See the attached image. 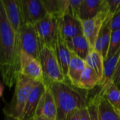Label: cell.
<instances>
[{"mask_svg":"<svg viewBox=\"0 0 120 120\" xmlns=\"http://www.w3.org/2000/svg\"><path fill=\"white\" fill-rule=\"evenodd\" d=\"M98 94L104 96L120 115V89L113 82L103 91H98Z\"/></svg>","mask_w":120,"mask_h":120,"instance_id":"obj_22","label":"cell"},{"mask_svg":"<svg viewBox=\"0 0 120 120\" xmlns=\"http://www.w3.org/2000/svg\"><path fill=\"white\" fill-rule=\"evenodd\" d=\"M18 34L21 50L39 60L40 45L34 25H22Z\"/></svg>","mask_w":120,"mask_h":120,"instance_id":"obj_8","label":"cell"},{"mask_svg":"<svg viewBox=\"0 0 120 120\" xmlns=\"http://www.w3.org/2000/svg\"><path fill=\"white\" fill-rule=\"evenodd\" d=\"M8 119V118H7ZM9 120H13V119H8Z\"/></svg>","mask_w":120,"mask_h":120,"instance_id":"obj_33","label":"cell"},{"mask_svg":"<svg viewBox=\"0 0 120 120\" xmlns=\"http://www.w3.org/2000/svg\"><path fill=\"white\" fill-rule=\"evenodd\" d=\"M112 82L116 84V86L120 89V57L116 68L115 72L114 74L113 78H112Z\"/></svg>","mask_w":120,"mask_h":120,"instance_id":"obj_29","label":"cell"},{"mask_svg":"<svg viewBox=\"0 0 120 120\" xmlns=\"http://www.w3.org/2000/svg\"><path fill=\"white\" fill-rule=\"evenodd\" d=\"M110 15L109 7L106 0L105 6L95 17L82 21L83 34L93 48L105 22Z\"/></svg>","mask_w":120,"mask_h":120,"instance_id":"obj_6","label":"cell"},{"mask_svg":"<svg viewBox=\"0 0 120 120\" xmlns=\"http://www.w3.org/2000/svg\"><path fill=\"white\" fill-rule=\"evenodd\" d=\"M112 17L113 15L110 14L105 22L94 47V49L103 57L104 60L107 58L110 47L111 34L112 32L111 27Z\"/></svg>","mask_w":120,"mask_h":120,"instance_id":"obj_14","label":"cell"},{"mask_svg":"<svg viewBox=\"0 0 120 120\" xmlns=\"http://www.w3.org/2000/svg\"><path fill=\"white\" fill-rule=\"evenodd\" d=\"M106 0H82L79 10V20H86L95 17L105 6Z\"/></svg>","mask_w":120,"mask_h":120,"instance_id":"obj_18","label":"cell"},{"mask_svg":"<svg viewBox=\"0 0 120 120\" xmlns=\"http://www.w3.org/2000/svg\"><path fill=\"white\" fill-rule=\"evenodd\" d=\"M39 45V60L42 68L45 84L65 82L67 78L63 72L55 50L44 44Z\"/></svg>","mask_w":120,"mask_h":120,"instance_id":"obj_4","label":"cell"},{"mask_svg":"<svg viewBox=\"0 0 120 120\" xmlns=\"http://www.w3.org/2000/svg\"><path fill=\"white\" fill-rule=\"evenodd\" d=\"M34 117H43L49 120H56L57 108L56 101L50 88L46 84L45 91L39 100Z\"/></svg>","mask_w":120,"mask_h":120,"instance_id":"obj_10","label":"cell"},{"mask_svg":"<svg viewBox=\"0 0 120 120\" xmlns=\"http://www.w3.org/2000/svg\"><path fill=\"white\" fill-rule=\"evenodd\" d=\"M42 1L49 14L57 18L65 14L66 0H42Z\"/></svg>","mask_w":120,"mask_h":120,"instance_id":"obj_23","label":"cell"},{"mask_svg":"<svg viewBox=\"0 0 120 120\" xmlns=\"http://www.w3.org/2000/svg\"><path fill=\"white\" fill-rule=\"evenodd\" d=\"M79 115H80V120H91V116L89 114L88 105L79 111Z\"/></svg>","mask_w":120,"mask_h":120,"instance_id":"obj_30","label":"cell"},{"mask_svg":"<svg viewBox=\"0 0 120 120\" xmlns=\"http://www.w3.org/2000/svg\"><path fill=\"white\" fill-rule=\"evenodd\" d=\"M20 50L19 34L10 25L0 3V71L4 84L9 89L15 86L20 74Z\"/></svg>","mask_w":120,"mask_h":120,"instance_id":"obj_1","label":"cell"},{"mask_svg":"<svg viewBox=\"0 0 120 120\" xmlns=\"http://www.w3.org/2000/svg\"><path fill=\"white\" fill-rule=\"evenodd\" d=\"M34 26L39 44L53 49L58 28V18L48 13L42 20L37 22Z\"/></svg>","mask_w":120,"mask_h":120,"instance_id":"obj_5","label":"cell"},{"mask_svg":"<svg viewBox=\"0 0 120 120\" xmlns=\"http://www.w3.org/2000/svg\"><path fill=\"white\" fill-rule=\"evenodd\" d=\"M101 80L96 72L90 67L86 65L81 75L78 84V88L89 91L97 86H99Z\"/></svg>","mask_w":120,"mask_h":120,"instance_id":"obj_20","label":"cell"},{"mask_svg":"<svg viewBox=\"0 0 120 120\" xmlns=\"http://www.w3.org/2000/svg\"><path fill=\"white\" fill-rule=\"evenodd\" d=\"M88 108L89 111V114L91 116V120H99L98 115V109H97V103L94 98H91L88 103Z\"/></svg>","mask_w":120,"mask_h":120,"instance_id":"obj_26","label":"cell"},{"mask_svg":"<svg viewBox=\"0 0 120 120\" xmlns=\"http://www.w3.org/2000/svg\"><path fill=\"white\" fill-rule=\"evenodd\" d=\"M46 89V84L44 82H35L30 91L29 98L26 103L22 117L21 120H32L39 100Z\"/></svg>","mask_w":120,"mask_h":120,"instance_id":"obj_11","label":"cell"},{"mask_svg":"<svg viewBox=\"0 0 120 120\" xmlns=\"http://www.w3.org/2000/svg\"><path fill=\"white\" fill-rule=\"evenodd\" d=\"M82 2V0H66L65 14L79 20V10Z\"/></svg>","mask_w":120,"mask_h":120,"instance_id":"obj_24","label":"cell"},{"mask_svg":"<svg viewBox=\"0 0 120 120\" xmlns=\"http://www.w3.org/2000/svg\"><path fill=\"white\" fill-rule=\"evenodd\" d=\"M58 27L65 40H68L74 37L83 34L82 21L69 15H64L58 18Z\"/></svg>","mask_w":120,"mask_h":120,"instance_id":"obj_12","label":"cell"},{"mask_svg":"<svg viewBox=\"0 0 120 120\" xmlns=\"http://www.w3.org/2000/svg\"><path fill=\"white\" fill-rule=\"evenodd\" d=\"M97 103L99 120H120V115L104 96L97 94L94 96Z\"/></svg>","mask_w":120,"mask_h":120,"instance_id":"obj_19","label":"cell"},{"mask_svg":"<svg viewBox=\"0 0 120 120\" xmlns=\"http://www.w3.org/2000/svg\"><path fill=\"white\" fill-rule=\"evenodd\" d=\"M46 84L54 96L57 108L56 120H69L76 112L88 105V91L73 86L68 79L64 82Z\"/></svg>","mask_w":120,"mask_h":120,"instance_id":"obj_2","label":"cell"},{"mask_svg":"<svg viewBox=\"0 0 120 120\" xmlns=\"http://www.w3.org/2000/svg\"><path fill=\"white\" fill-rule=\"evenodd\" d=\"M20 74L34 82L45 83L39 60L22 50H20Z\"/></svg>","mask_w":120,"mask_h":120,"instance_id":"obj_9","label":"cell"},{"mask_svg":"<svg viewBox=\"0 0 120 120\" xmlns=\"http://www.w3.org/2000/svg\"><path fill=\"white\" fill-rule=\"evenodd\" d=\"M23 24L35 25L47 14L42 0H18Z\"/></svg>","mask_w":120,"mask_h":120,"instance_id":"obj_7","label":"cell"},{"mask_svg":"<svg viewBox=\"0 0 120 120\" xmlns=\"http://www.w3.org/2000/svg\"><path fill=\"white\" fill-rule=\"evenodd\" d=\"M70 51L79 58L85 60L93 48L87 39L83 34L74 37L68 40H65Z\"/></svg>","mask_w":120,"mask_h":120,"instance_id":"obj_16","label":"cell"},{"mask_svg":"<svg viewBox=\"0 0 120 120\" xmlns=\"http://www.w3.org/2000/svg\"><path fill=\"white\" fill-rule=\"evenodd\" d=\"M34 83V80L21 74L18 75L11 101L4 108V113L8 119L22 120L26 103Z\"/></svg>","mask_w":120,"mask_h":120,"instance_id":"obj_3","label":"cell"},{"mask_svg":"<svg viewBox=\"0 0 120 120\" xmlns=\"http://www.w3.org/2000/svg\"><path fill=\"white\" fill-rule=\"evenodd\" d=\"M120 49V30H114L112 32L110 47L106 58L114 56Z\"/></svg>","mask_w":120,"mask_h":120,"instance_id":"obj_25","label":"cell"},{"mask_svg":"<svg viewBox=\"0 0 120 120\" xmlns=\"http://www.w3.org/2000/svg\"><path fill=\"white\" fill-rule=\"evenodd\" d=\"M111 27L112 31L120 30V11L115 13L112 20V23H111Z\"/></svg>","mask_w":120,"mask_h":120,"instance_id":"obj_28","label":"cell"},{"mask_svg":"<svg viewBox=\"0 0 120 120\" xmlns=\"http://www.w3.org/2000/svg\"><path fill=\"white\" fill-rule=\"evenodd\" d=\"M53 49L55 50V52L56 53L63 72L67 78L69 64L71 58V51L68 47L67 44L62 36L59 27L58 28L57 34L56 36Z\"/></svg>","mask_w":120,"mask_h":120,"instance_id":"obj_13","label":"cell"},{"mask_svg":"<svg viewBox=\"0 0 120 120\" xmlns=\"http://www.w3.org/2000/svg\"><path fill=\"white\" fill-rule=\"evenodd\" d=\"M80 111V110H79ZM79 111L76 112L74 115H72L69 120H80V115H79Z\"/></svg>","mask_w":120,"mask_h":120,"instance_id":"obj_31","label":"cell"},{"mask_svg":"<svg viewBox=\"0 0 120 120\" xmlns=\"http://www.w3.org/2000/svg\"><path fill=\"white\" fill-rule=\"evenodd\" d=\"M84 60L86 62V65L90 67L96 72L101 82L103 77V70H104L103 57L98 52H97L94 48H92Z\"/></svg>","mask_w":120,"mask_h":120,"instance_id":"obj_21","label":"cell"},{"mask_svg":"<svg viewBox=\"0 0 120 120\" xmlns=\"http://www.w3.org/2000/svg\"><path fill=\"white\" fill-rule=\"evenodd\" d=\"M109 11L111 15H115L120 11V0H107Z\"/></svg>","mask_w":120,"mask_h":120,"instance_id":"obj_27","label":"cell"},{"mask_svg":"<svg viewBox=\"0 0 120 120\" xmlns=\"http://www.w3.org/2000/svg\"><path fill=\"white\" fill-rule=\"evenodd\" d=\"M32 120H49L46 118H43V117H34Z\"/></svg>","mask_w":120,"mask_h":120,"instance_id":"obj_32","label":"cell"},{"mask_svg":"<svg viewBox=\"0 0 120 120\" xmlns=\"http://www.w3.org/2000/svg\"><path fill=\"white\" fill-rule=\"evenodd\" d=\"M86 66V64L84 59L71 52V58L69 64L67 79L73 86L78 88V84L81 75Z\"/></svg>","mask_w":120,"mask_h":120,"instance_id":"obj_17","label":"cell"},{"mask_svg":"<svg viewBox=\"0 0 120 120\" xmlns=\"http://www.w3.org/2000/svg\"><path fill=\"white\" fill-rule=\"evenodd\" d=\"M0 3L4 8L10 25L18 33L22 25L18 0H0Z\"/></svg>","mask_w":120,"mask_h":120,"instance_id":"obj_15","label":"cell"},{"mask_svg":"<svg viewBox=\"0 0 120 120\" xmlns=\"http://www.w3.org/2000/svg\"><path fill=\"white\" fill-rule=\"evenodd\" d=\"M6 120H8V119H6Z\"/></svg>","mask_w":120,"mask_h":120,"instance_id":"obj_34","label":"cell"}]
</instances>
